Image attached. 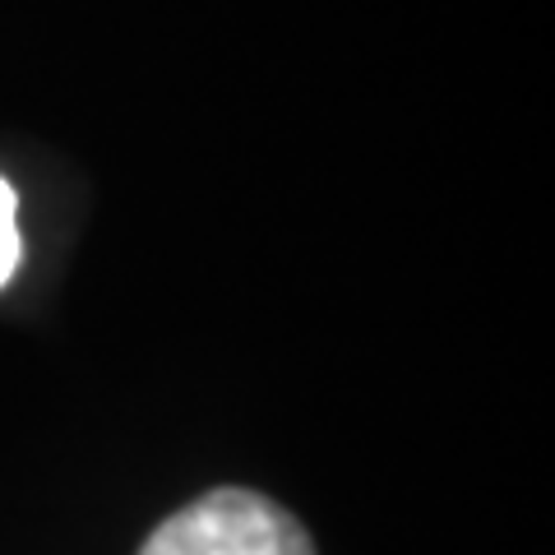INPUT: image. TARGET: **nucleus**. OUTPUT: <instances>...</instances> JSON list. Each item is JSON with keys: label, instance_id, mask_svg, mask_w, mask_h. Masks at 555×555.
Instances as JSON below:
<instances>
[{"label": "nucleus", "instance_id": "nucleus-1", "mask_svg": "<svg viewBox=\"0 0 555 555\" xmlns=\"http://www.w3.org/2000/svg\"><path fill=\"white\" fill-rule=\"evenodd\" d=\"M139 555H315V542L283 505L222 486L171 514Z\"/></svg>", "mask_w": 555, "mask_h": 555}, {"label": "nucleus", "instance_id": "nucleus-2", "mask_svg": "<svg viewBox=\"0 0 555 555\" xmlns=\"http://www.w3.org/2000/svg\"><path fill=\"white\" fill-rule=\"evenodd\" d=\"M24 264V236H20V195L0 177V287Z\"/></svg>", "mask_w": 555, "mask_h": 555}]
</instances>
